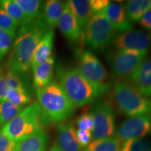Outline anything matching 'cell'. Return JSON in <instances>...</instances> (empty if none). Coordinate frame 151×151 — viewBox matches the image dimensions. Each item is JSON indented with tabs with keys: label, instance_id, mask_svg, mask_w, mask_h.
<instances>
[{
	"label": "cell",
	"instance_id": "obj_14",
	"mask_svg": "<svg viewBox=\"0 0 151 151\" xmlns=\"http://www.w3.org/2000/svg\"><path fill=\"white\" fill-rule=\"evenodd\" d=\"M129 80L143 95L151 96V58L143 60L129 76Z\"/></svg>",
	"mask_w": 151,
	"mask_h": 151
},
{
	"label": "cell",
	"instance_id": "obj_6",
	"mask_svg": "<svg viewBox=\"0 0 151 151\" xmlns=\"http://www.w3.org/2000/svg\"><path fill=\"white\" fill-rule=\"evenodd\" d=\"M115 30L103 12L94 14L84 30V41L90 48L104 50L112 42Z\"/></svg>",
	"mask_w": 151,
	"mask_h": 151
},
{
	"label": "cell",
	"instance_id": "obj_29",
	"mask_svg": "<svg viewBox=\"0 0 151 151\" xmlns=\"http://www.w3.org/2000/svg\"><path fill=\"white\" fill-rule=\"evenodd\" d=\"M16 34H12L0 29V60L4 58L12 46Z\"/></svg>",
	"mask_w": 151,
	"mask_h": 151
},
{
	"label": "cell",
	"instance_id": "obj_19",
	"mask_svg": "<svg viewBox=\"0 0 151 151\" xmlns=\"http://www.w3.org/2000/svg\"><path fill=\"white\" fill-rule=\"evenodd\" d=\"M67 3L84 33V30L86 29L87 24L93 15V13L90 8V1L70 0V1H67Z\"/></svg>",
	"mask_w": 151,
	"mask_h": 151
},
{
	"label": "cell",
	"instance_id": "obj_9",
	"mask_svg": "<svg viewBox=\"0 0 151 151\" xmlns=\"http://www.w3.org/2000/svg\"><path fill=\"white\" fill-rule=\"evenodd\" d=\"M148 51L124 49L117 50L111 57V68L119 78L129 77L146 59Z\"/></svg>",
	"mask_w": 151,
	"mask_h": 151
},
{
	"label": "cell",
	"instance_id": "obj_7",
	"mask_svg": "<svg viewBox=\"0 0 151 151\" xmlns=\"http://www.w3.org/2000/svg\"><path fill=\"white\" fill-rule=\"evenodd\" d=\"M89 113L94 122L92 139L95 140L112 137L116 132V120L112 106L108 101L100 100L92 106Z\"/></svg>",
	"mask_w": 151,
	"mask_h": 151
},
{
	"label": "cell",
	"instance_id": "obj_18",
	"mask_svg": "<svg viewBox=\"0 0 151 151\" xmlns=\"http://www.w3.org/2000/svg\"><path fill=\"white\" fill-rule=\"evenodd\" d=\"M55 58L50 57L35 68L33 71V83L36 90L48 86L53 77Z\"/></svg>",
	"mask_w": 151,
	"mask_h": 151
},
{
	"label": "cell",
	"instance_id": "obj_25",
	"mask_svg": "<svg viewBox=\"0 0 151 151\" xmlns=\"http://www.w3.org/2000/svg\"><path fill=\"white\" fill-rule=\"evenodd\" d=\"M5 100L18 106H23L31 102L32 96L29 90L26 88H9Z\"/></svg>",
	"mask_w": 151,
	"mask_h": 151
},
{
	"label": "cell",
	"instance_id": "obj_4",
	"mask_svg": "<svg viewBox=\"0 0 151 151\" xmlns=\"http://www.w3.org/2000/svg\"><path fill=\"white\" fill-rule=\"evenodd\" d=\"M50 124L42 109L35 102L22 109L1 131L12 140L20 142Z\"/></svg>",
	"mask_w": 151,
	"mask_h": 151
},
{
	"label": "cell",
	"instance_id": "obj_27",
	"mask_svg": "<svg viewBox=\"0 0 151 151\" xmlns=\"http://www.w3.org/2000/svg\"><path fill=\"white\" fill-rule=\"evenodd\" d=\"M120 151H151V141L146 139H132L124 141Z\"/></svg>",
	"mask_w": 151,
	"mask_h": 151
},
{
	"label": "cell",
	"instance_id": "obj_26",
	"mask_svg": "<svg viewBox=\"0 0 151 151\" xmlns=\"http://www.w3.org/2000/svg\"><path fill=\"white\" fill-rule=\"evenodd\" d=\"M23 109V106L14 105L6 100L0 102V127L11 122Z\"/></svg>",
	"mask_w": 151,
	"mask_h": 151
},
{
	"label": "cell",
	"instance_id": "obj_35",
	"mask_svg": "<svg viewBox=\"0 0 151 151\" xmlns=\"http://www.w3.org/2000/svg\"><path fill=\"white\" fill-rule=\"evenodd\" d=\"M109 3H110V1L109 0H91L90 1V8L93 14L96 13L102 12Z\"/></svg>",
	"mask_w": 151,
	"mask_h": 151
},
{
	"label": "cell",
	"instance_id": "obj_24",
	"mask_svg": "<svg viewBox=\"0 0 151 151\" xmlns=\"http://www.w3.org/2000/svg\"><path fill=\"white\" fill-rule=\"evenodd\" d=\"M121 143L116 137L95 139L85 148L84 151H120Z\"/></svg>",
	"mask_w": 151,
	"mask_h": 151
},
{
	"label": "cell",
	"instance_id": "obj_15",
	"mask_svg": "<svg viewBox=\"0 0 151 151\" xmlns=\"http://www.w3.org/2000/svg\"><path fill=\"white\" fill-rule=\"evenodd\" d=\"M60 151H81L82 147L77 140L76 129L71 122H62L57 127V141Z\"/></svg>",
	"mask_w": 151,
	"mask_h": 151
},
{
	"label": "cell",
	"instance_id": "obj_13",
	"mask_svg": "<svg viewBox=\"0 0 151 151\" xmlns=\"http://www.w3.org/2000/svg\"><path fill=\"white\" fill-rule=\"evenodd\" d=\"M102 12L114 30H117L121 33L133 28V22L128 18L125 6L123 4L110 1Z\"/></svg>",
	"mask_w": 151,
	"mask_h": 151
},
{
	"label": "cell",
	"instance_id": "obj_37",
	"mask_svg": "<svg viewBox=\"0 0 151 151\" xmlns=\"http://www.w3.org/2000/svg\"><path fill=\"white\" fill-rule=\"evenodd\" d=\"M49 151H60V150L58 148V147L57 146V145L55 144V143H54L53 146H52V148H50V150Z\"/></svg>",
	"mask_w": 151,
	"mask_h": 151
},
{
	"label": "cell",
	"instance_id": "obj_22",
	"mask_svg": "<svg viewBox=\"0 0 151 151\" xmlns=\"http://www.w3.org/2000/svg\"><path fill=\"white\" fill-rule=\"evenodd\" d=\"M29 22L42 16L44 3L39 0H16Z\"/></svg>",
	"mask_w": 151,
	"mask_h": 151
},
{
	"label": "cell",
	"instance_id": "obj_30",
	"mask_svg": "<svg viewBox=\"0 0 151 151\" xmlns=\"http://www.w3.org/2000/svg\"><path fill=\"white\" fill-rule=\"evenodd\" d=\"M19 24L0 6V29L8 32L16 34Z\"/></svg>",
	"mask_w": 151,
	"mask_h": 151
},
{
	"label": "cell",
	"instance_id": "obj_1",
	"mask_svg": "<svg viewBox=\"0 0 151 151\" xmlns=\"http://www.w3.org/2000/svg\"><path fill=\"white\" fill-rule=\"evenodd\" d=\"M49 27L41 16L18 29L7 60V71L26 74L31 68L33 55Z\"/></svg>",
	"mask_w": 151,
	"mask_h": 151
},
{
	"label": "cell",
	"instance_id": "obj_38",
	"mask_svg": "<svg viewBox=\"0 0 151 151\" xmlns=\"http://www.w3.org/2000/svg\"><path fill=\"white\" fill-rule=\"evenodd\" d=\"M150 36H151V35H150Z\"/></svg>",
	"mask_w": 151,
	"mask_h": 151
},
{
	"label": "cell",
	"instance_id": "obj_20",
	"mask_svg": "<svg viewBox=\"0 0 151 151\" xmlns=\"http://www.w3.org/2000/svg\"><path fill=\"white\" fill-rule=\"evenodd\" d=\"M65 3L59 0H48L44 3L42 16L49 29L58 27Z\"/></svg>",
	"mask_w": 151,
	"mask_h": 151
},
{
	"label": "cell",
	"instance_id": "obj_8",
	"mask_svg": "<svg viewBox=\"0 0 151 151\" xmlns=\"http://www.w3.org/2000/svg\"><path fill=\"white\" fill-rule=\"evenodd\" d=\"M79 53L76 68L81 75L94 85L110 87L106 69L97 55L88 50Z\"/></svg>",
	"mask_w": 151,
	"mask_h": 151
},
{
	"label": "cell",
	"instance_id": "obj_11",
	"mask_svg": "<svg viewBox=\"0 0 151 151\" xmlns=\"http://www.w3.org/2000/svg\"><path fill=\"white\" fill-rule=\"evenodd\" d=\"M112 44L117 50H146L151 45V36L141 29H129L113 38Z\"/></svg>",
	"mask_w": 151,
	"mask_h": 151
},
{
	"label": "cell",
	"instance_id": "obj_3",
	"mask_svg": "<svg viewBox=\"0 0 151 151\" xmlns=\"http://www.w3.org/2000/svg\"><path fill=\"white\" fill-rule=\"evenodd\" d=\"M37 97L38 104L51 123H62L75 112L74 104L60 84L55 81L37 89Z\"/></svg>",
	"mask_w": 151,
	"mask_h": 151
},
{
	"label": "cell",
	"instance_id": "obj_21",
	"mask_svg": "<svg viewBox=\"0 0 151 151\" xmlns=\"http://www.w3.org/2000/svg\"><path fill=\"white\" fill-rule=\"evenodd\" d=\"M124 6L127 16L132 22L140 21L143 15L150 8L148 0H131Z\"/></svg>",
	"mask_w": 151,
	"mask_h": 151
},
{
	"label": "cell",
	"instance_id": "obj_5",
	"mask_svg": "<svg viewBox=\"0 0 151 151\" xmlns=\"http://www.w3.org/2000/svg\"><path fill=\"white\" fill-rule=\"evenodd\" d=\"M113 98L118 110L129 118L151 116V99L143 95L130 83L117 82L113 87Z\"/></svg>",
	"mask_w": 151,
	"mask_h": 151
},
{
	"label": "cell",
	"instance_id": "obj_32",
	"mask_svg": "<svg viewBox=\"0 0 151 151\" xmlns=\"http://www.w3.org/2000/svg\"><path fill=\"white\" fill-rule=\"evenodd\" d=\"M18 144L0 130V151H17Z\"/></svg>",
	"mask_w": 151,
	"mask_h": 151
},
{
	"label": "cell",
	"instance_id": "obj_31",
	"mask_svg": "<svg viewBox=\"0 0 151 151\" xmlns=\"http://www.w3.org/2000/svg\"><path fill=\"white\" fill-rule=\"evenodd\" d=\"M76 124L78 129L87 130L91 132L94 126L93 119L89 112H85L78 116L76 120Z\"/></svg>",
	"mask_w": 151,
	"mask_h": 151
},
{
	"label": "cell",
	"instance_id": "obj_34",
	"mask_svg": "<svg viewBox=\"0 0 151 151\" xmlns=\"http://www.w3.org/2000/svg\"><path fill=\"white\" fill-rule=\"evenodd\" d=\"M9 89L6 81V71L2 68H0V102L5 101Z\"/></svg>",
	"mask_w": 151,
	"mask_h": 151
},
{
	"label": "cell",
	"instance_id": "obj_23",
	"mask_svg": "<svg viewBox=\"0 0 151 151\" xmlns=\"http://www.w3.org/2000/svg\"><path fill=\"white\" fill-rule=\"evenodd\" d=\"M0 6L14 19L20 27L30 22L28 21L25 15L16 0H1Z\"/></svg>",
	"mask_w": 151,
	"mask_h": 151
},
{
	"label": "cell",
	"instance_id": "obj_16",
	"mask_svg": "<svg viewBox=\"0 0 151 151\" xmlns=\"http://www.w3.org/2000/svg\"><path fill=\"white\" fill-rule=\"evenodd\" d=\"M54 39V30L50 29L45 34L39 41L32 60V70L33 71L36 67L51 57L52 49H53Z\"/></svg>",
	"mask_w": 151,
	"mask_h": 151
},
{
	"label": "cell",
	"instance_id": "obj_10",
	"mask_svg": "<svg viewBox=\"0 0 151 151\" xmlns=\"http://www.w3.org/2000/svg\"><path fill=\"white\" fill-rule=\"evenodd\" d=\"M151 133V116L131 117L120 123L116 138L121 142L132 139H143Z\"/></svg>",
	"mask_w": 151,
	"mask_h": 151
},
{
	"label": "cell",
	"instance_id": "obj_36",
	"mask_svg": "<svg viewBox=\"0 0 151 151\" xmlns=\"http://www.w3.org/2000/svg\"><path fill=\"white\" fill-rule=\"evenodd\" d=\"M139 22L143 28L151 31V8L145 12Z\"/></svg>",
	"mask_w": 151,
	"mask_h": 151
},
{
	"label": "cell",
	"instance_id": "obj_33",
	"mask_svg": "<svg viewBox=\"0 0 151 151\" xmlns=\"http://www.w3.org/2000/svg\"><path fill=\"white\" fill-rule=\"evenodd\" d=\"M76 134L77 140L82 148H86L88 146L92 139V132L87 130L78 129L76 131Z\"/></svg>",
	"mask_w": 151,
	"mask_h": 151
},
{
	"label": "cell",
	"instance_id": "obj_17",
	"mask_svg": "<svg viewBox=\"0 0 151 151\" xmlns=\"http://www.w3.org/2000/svg\"><path fill=\"white\" fill-rule=\"evenodd\" d=\"M49 141L48 132L44 129L37 132L20 141L17 151H46Z\"/></svg>",
	"mask_w": 151,
	"mask_h": 151
},
{
	"label": "cell",
	"instance_id": "obj_2",
	"mask_svg": "<svg viewBox=\"0 0 151 151\" xmlns=\"http://www.w3.org/2000/svg\"><path fill=\"white\" fill-rule=\"evenodd\" d=\"M56 74L60 86L76 107H83L94 102L108 91L109 86L92 83L81 75L76 67H57Z\"/></svg>",
	"mask_w": 151,
	"mask_h": 151
},
{
	"label": "cell",
	"instance_id": "obj_28",
	"mask_svg": "<svg viewBox=\"0 0 151 151\" xmlns=\"http://www.w3.org/2000/svg\"><path fill=\"white\" fill-rule=\"evenodd\" d=\"M26 74H21L15 71H6V81L9 88H26L29 90V81Z\"/></svg>",
	"mask_w": 151,
	"mask_h": 151
},
{
	"label": "cell",
	"instance_id": "obj_12",
	"mask_svg": "<svg viewBox=\"0 0 151 151\" xmlns=\"http://www.w3.org/2000/svg\"><path fill=\"white\" fill-rule=\"evenodd\" d=\"M58 27L69 42L77 43L84 40V33L66 1Z\"/></svg>",
	"mask_w": 151,
	"mask_h": 151
}]
</instances>
